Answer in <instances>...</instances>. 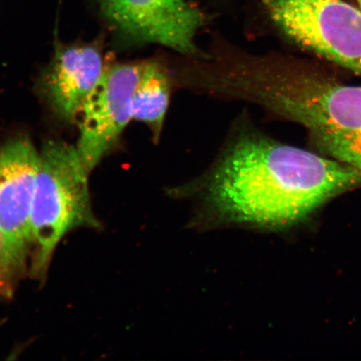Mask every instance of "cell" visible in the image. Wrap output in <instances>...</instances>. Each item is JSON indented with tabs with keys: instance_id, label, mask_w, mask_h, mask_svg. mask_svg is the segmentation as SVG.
Listing matches in <instances>:
<instances>
[{
	"instance_id": "cell-4",
	"label": "cell",
	"mask_w": 361,
	"mask_h": 361,
	"mask_svg": "<svg viewBox=\"0 0 361 361\" xmlns=\"http://www.w3.org/2000/svg\"><path fill=\"white\" fill-rule=\"evenodd\" d=\"M293 42L361 76V8L344 0H260Z\"/></svg>"
},
{
	"instance_id": "cell-2",
	"label": "cell",
	"mask_w": 361,
	"mask_h": 361,
	"mask_svg": "<svg viewBox=\"0 0 361 361\" xmlns=\"http://www.w3.org/2000/svg\"><path fill=\"white\" fill-rule=\"evenodd\" d=\"M230 87L304 126L324 153L361 174V87L297 66L240 72Z\"/></svg>"
},
{
	"instance_id": "cell-11",
	"label": "cell",
	"mask_w": 361,
	"mask_h": 361,
	"mask_svg": "<svg viewBox=\"0 0 361 361\" xmlns=\"http://www.w3.org/2000/svg\"><path fill=\"white\" fill-rule=\"evenodd\" d=\"M357 2L359 4V6L361 8V0H357Z\"/></svg>"
},
{
	"instance_id": "cell-3",
	"label": "cell",
	"mask_w": 361,
	"mask_h": 361,
	"mask_svg": "<svg viewBox=\"0 0 361 361\" xmlns=\"http://www.w3.org/2000/svg\"><path fill=\"white\" fill-rule=\"evenodd\" d=\"M90 173L76 147L64 141L44 144L31 214L29 275L35 281L47 279L54 255L67 234L102 228L90 200Z\"/></svg>"
},
{
	"instance_id": "cell-9",
	"label": "cell",
	"mask_w": 361,
	"mask_h": 361,
	"mask_svg": "<svg viewBox=\"0 0 361 361\" xmlns=\"http://www.w3.org/2000/svg\"><path fill=\"white\" fill-rule=\"evenodd\" d=\"M170 99L168 76L154 62L142 63L133 98V119L150 128L155 141L161 133Z\"/></svg>"
},
{
	"instance_id": "cell-5",
	"label": "cell",
	"mask_w": 361,
	"mask_h": 361,
	"mask_svg": "<svg viewBox=\"0 0 361 361\" xmlns=\"http://www.w3.org/2000/svg\"><path fill=\"white\" fill-rule=\"evenodd\" d=\"M39 164L40 152L27 137L0 146V232L8 263L18 281L29 274L31 214Z\"/></svg>"
},
{
	"instance_id": "cell-1",
	"label": "cell",
	"mask_w": 361,
	"mask_h": 361,
	"mask_svg": "<svg viewBox=\"0 0 361 361\" xmlns=\"http://www.w3.org/2000/svg\"><path fill=\"white\" fill-rule=\"evenodd\" d=\"M361 185L350 166L303 149L247 135L228 149L209 192L221 214L238 222L281 227Z\"/></svg>"
},
{
	"instance_id": "cell-10",
	"label": "cell",
	"mask_w": 361,
	"mask_h": 361,
	"mask_svg": "<svg viewBox=\"0 0 361 361\" xmlns=\"http://www.w3.org/2000/svg\"><path fill=\"white\" fill-rule=\"evenodd\" d=\"M18 283L4 250L2 233L0 232V300H10L15 293Z\"/></svg>"
},
{
	"instance_id": "cell-6",
	"label": "cell",
	"mask_w": 361,
	"mask_h": 361,
	"mask_svg": "<svg viewBox=\"0 0 361 361\" xmlns=\"http://www.w3.org/2000/svg\"><path fill=\"white\" fill-rule=\"evenodd\" d=\"M142 63L106 66L100 81L84 101L79 118L78 151L89 173L114 147L133 119V98Z\"/></svg>"
},
{
	"instance_id": "cell-7",
	"label": "cell",
	"mask_w": 361,
	"mask_h": 361,
	"mask_svg": "<svg viewBox=\"0 0 361 361\" xmlns=\"http://www.w3.org/2000/svg\"><path fill=\"white\" fill-rule=\"evenodd\" d=\"M117 33L134 42L154 43L195 55L196 36L205 18L186 0H97Z\"/></svg>"
},
{
	"instance_id": "cell-8",
	"label": "cell",
	"mask_w": 361,
	"mask_h": 361,
	"mask_svg": "<svg viewBox=\"0 0 361 361\" xmlns=\"http://www.w3.org/2000/svg\"><path fill=\"white\" fill-rule=\"evenodd\" d=\"M106 67L96 44L57 47L44 80L45 94L56 114L66 121H75Z\"/></svg>"
}]
</instances>
